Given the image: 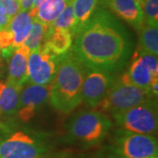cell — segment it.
Wrapping results in <instances>:
<instances>
[{"mask_svg":"<svg viewBox=\"0 0 158 158\" xmlns=\"http://www.w3.org/2000/svg\"><path fill=\"white\" fill-rule=\"evenodd\" d=\"M133 50L134 40L127 29L103 7H98L72 46V52L87 68L110 73L124 68Z\"/></svg>","mask_w":158,"mask_h":158,"instance_id":"obj_1","label":"cell"},{"mask_svg":"<svg viewBox=\"0 0 158 158\" xmlns=\"http://www.w3.org/2000/svg\"><path fill=\"white\" fill-rule=\"evenodd\" d=\"M87 70L88 68L72 51L62 56L49 93L51 105L56 110L69 113L80 105Z\"/></svg>","mask_w":158,"mask_h":158,"instance_id":"obj_2","label":"cell"},{"mask_svg":"<svg viewBox=\"0 0 158 158\" xmlns=\"http://www.w3.org/2000/svg\"><path fill=\"white\" fill-rule=\"evenodd\" d=\"M113 122L98 110L83 111L69 119L67 130L73 141L84 146H94L100 143L107 135Z\"/></svg>","mask_w":158,"mask_h":158,"instance_id":"obj_3","label":"cell"},{"mask_svg":"<svg viewBox=\"0 0 158 158\" xmlns=\"http://www.w3.org/2000/svg\"><path fill=\"white\" fill-rule=\"evenodd\" d=\"M153 98L150 90L134 85L121 77L118 82H114L97 106L99 107L98 111L102 113H110L113 115L136 106Z\"/></svg>","mask_w":158,"mask_h":158,"instance_id":"obj_4","label":"cell"},{"mask_svg":"<svg viewBox=\"0 0 158 158\" xmlns=\"http://www.w3.org/2000/svg\"><path fill=\"white\" fill-rule=\"evenodd\" d=\"M113 117L119 129L126 132L153 135L157 131V109L153 98L114 113Z\"/></svg>","mask_w":158,"mask_h":158,"instance_id":"obj_5","label":"cell"},{"mask_svg":"<svg viewBox=\"0 0 158 158\" xmlns=\"http://www.w3.org/2000/svg\"><path fill=\"white\" fill-rule=\"evenodd\" d=\"M48 147L40 137L19 130L0 140V156L4 158H45Z\"/></svg>","mask_w":158,"mask_h":158,"instance_id":"obj_6","label":"cell"},{"mask_svg":"<svg viewBox=\"0 0 158 158\" xmlns=\"http://www.w3.org/2000/svg\"><path fill=\"white\" fill-rule=\"evenodd\" d=\"M157 140L150 135L118 130L112 145L114 158H144L157 156Z\"/></svg>","mask_w":158,"mask_h":158,"instance_id":"obj_7","label":"cell"},{"mask_svg":"<svg viewBox=\"0 0 158 158\" xmlns=\"http://www.w3.org/2000/svg\"><path fill=\"white\" fill-rule=\"evenodd\" d=\"M62 56L53 54L44 44L30 52L27 64V82L39 85H50L56 75Z\"/></svg>","mask_w":158,"mask_h":158,"instance_id":"obj_8","label":"cell"},{"mask_svg":"<svg viewBox=\"0 0 158 158\" xmlns=\"http://www.w3.org/2000/svg\"><path fill=\"white\" fill-rule=\"evenodd\" d=\"M114 82L113 73L88 69L82 88V100L90 107H96Z\"/></svg>","mask_w":158,"mask_h":158,"instance_id":"obj_9","label":"cell"},{"mask_svg":"<svg viewBox=\"0 0 158 158\" xmlns=\"http://www.w3.org/2000/svg\"><path fill=\"white\" fill-rule=\"evenodd\" d=\"M50 85H39L27 82L19 91V118L27 122L33 118L37 109L45 105L49 99Z\"/></svg>","mask_w":158,"mask_h":158,"instance_id":"obj_10","label":"cell"},{"mask_svg":"<svg viewBox=\"0 0 158 158\" xmlns=\"http://www.w3.org/2000/svg\"><path fill=\"white\" fill-rule=\"evenodd\" d=\"M102 2L114 14L136 30L145 22L142 6L138 0H102Z\"/></svg>","mask_w":158,"mask_h":158,"instance_id":"obj_11","label":"cell"},{"mask_svg":"<svg viewBox=\"0 0 158 158\" xmlns=\"http://www.w3.org/2000/svg\"><path fill=\"white\" fill-rule=\"evenodd\" d=\"M30 49L25 45L19 47L11 55L7 81L19 88L27 82V64Z\"/></svg>","mask_w":158,"mask_h":158,"instance_id":"obj_12","label":"cell"},{"mask_svg":"<svg viewBox=\"0 0 158 158\" xmlns=\"http://www.w3.org/2000/svg\"><path fill=\"white\" fill-rule=\"evenodd\" d=\"M157 77L153 73L137 50L134 54V59L129 69L122 76L123 78L134 85L149 90L152 81Z\"/></svg>","mask_w":158,"mask_h":158,"instance_id":"obj_13","label":"cell"},{"mask_svg":"<svg viewBox=\"0 0 158 158\" xmlns=\"http://www.w3.org/2000/svg\"><path fill=\"white\" fill-rule=\"evenodd\" d=\"M43 41V44L53 54L56 56H63L69 52L70 48L72 47L73 36L69 30L55 28L48 26Z\"/></svg>","mask_w":158,"mask_h":158,"instance_id":"obj_14","label":"cell"},{"mask_svg":"<svg viewBox=\"0 0 158 158\" xmlns=\"http://www.w3.org/2000/svg\"><path fill=\"white\" fill-rule=\"evenodd\" d=\"M20 88L8 81L0 82V115L12 116L19 109Z\"/></svg>","mask_w":158,"mask_h":158,"instance_id":"obj_15","label":"cell"},{"mask_svg":"<svg viewBox=\"0 0 158 158\" xmlns=\"http://www.w3.org/2000/svg\"><path fill=\"white\" fill-rule=\"evenodd\" d=\"M33 19L28 11H19L6 26V28L9 29L13 34V48L23 45L31 30Z\"/></svg>","mask_w":158,"mask_h":158,"instance_id":"obj_16","label":"cell"},{"mask_svg":"<svg viewBox=\"0 0 158 158\" xmlns=\"http://www.w3.org/2000/svg\"><path fill=\"white\" fill-rule=\"evenodd\" d=\"M72 6L76 21L73 33V39H75L98 9V0H73Z\"/></svg>","mask_w":158,"mask_h":158,"instance_id":"obj_17","label":"cell"},{"mask_svg":"<svg viewBox=\"0 0 158 158\" xmlns=\"http://www.w3.org/2000/svg\"><path fill=\"white\" fill-rule=\"evenodd\" d=\"M72 0H45L38 7L35 19L46 26H51Z\"/></svg>","mask_w":158,"mask_h":158,"instance_id":"obj_18","label":"cell"},{"mask_svg":"<svg viewBox=\"0 0 158 158\" xmlns=\"http://www.w3.org/2000/svg\"><path fill=\"white\" fill-rule=\"evenodd\" d=\"M158 27H154L144 22L137 31L139 32V49L148 54L157 56Z\"/></svg>","mask_w":158,"mask_h":158,"instance_id":"obj_19","label":"cell"},{"mask_svg":"<svg viewBox=\"0 0 158 158\" xmlns=\"http://www.w3.org/2000/svg\"><path fill=\"white\" fill-rule=\"evenodd\" d=\"M48 26H46L36 19H34L32 21V27L29 32L27 39L25 40L23 45L27 47L30 51L34 50L38 46L41 44L44 39L46 31Z\"/></svg>","mask_w":158,"mask_h":158,"instance_id":"obj_20","label":"cell"},{"mask_svg":"<svg viewBox=\"0 0 158 158\" xmlns=\"http://www.w3.org/2000/svg\"><path fill=\"white\" fill-rule=\"evenodd\" d=\"M72 1H70L68 5L66 6L65 9L62 11V12L57 17V19L51 24L52 27L55 28H62L66 29L71 32L73 36L74 29H75V18L73 13V6H72Z\"/></svg>","mask_w":158,"mask_h":158,"instance_id":"obj_21","label":"cell"},{"mask_svg":"<svg viewBox=\"0 0 158 158\" xmlns=\"http://www.w3.org/2000/svg\"><path fill=\"white\" fill-rule=\"evenodd\" d=\"M145 22L158 27V0H145L142 4Z\"/></svg>","mask_w":158,"mask_h":158,"instance_id":"obj_22","label":"cell"},{"mask_svg":"<svg viewBox=\"0 0 158 158\" xmlns=\"http://www.w3.org/2000/svg\"><path fill=\"white\" fill-rule=\"evenodd\" d=\"M0 5L4 7L8 17L11 19L19 11L18 0H0Z\"/></svg>","mask_w":158,"mask_h":158,"instance_id":"obj_23","label":"cell"},{"mask_svg":"<svg viewBox=\"0 0 158 158\" xmlns=\"http://www.w3.org/2000/svg\"><path fill=\"white\" fill-rule=\"evenodd\" d=\"M10 21H11V19L8 17L4 7L0 5V31L6 28V26L10 23Z\"/></svg>","mask_w":158,"mask_h":158,"instance_id":"obj_24","label":"cell"},{"mask_svg":"<svg viewBox=\"0 0 158 158\" xmlns=\"http://www.w3.org/2000/svg\"><path fill=\"white\" fill-rule=\"evenodd\" d=\"M18 1H19V11H28L34 3V0H18Z\"/></svg>","mask_w":158,"mask_h":158,"instance_id":"obj_25","label":"cell"},{"mask_svg":"<svg viewBox=\"0 0 158 158\" xmlns=\"http://www.w3.org/2000/svg\"><path fill=\"white\" fill-rule=\"evenodd\" d=\"M138 1H139V2H140V3H141V6H142V4H143V2H144V1H145V0H138Z\"/></svg>","mask_w":158,"mask_h":158,"instance_id":"obj_26","label":"cell"},{"mask_svg":"<svg viewBox=\"0 0 158 158\" xmlns=\"http://www.w3.org/2000/svg\"><path fill=\"white\" fill-rule=\"evenodd\" d=\"M144 158H157V156H149V157H144Z\"/></svg>","mask_w":158,"mask_h":158,"instance_id":"obj_27","label":"cell"},{"mask_svg":"<svg viewBox=\"0 0 158 158\" xmlns=\"http://www.w3.org/2000/svg\"><path fill=\"white\" fill-rule=\"evenodd\" d=\"M0 158H4V157H1V156H0Z\"/></svg>","mask_w":158,"mask_h":158,"instance_id":"obj_28","label":"cell"}]
</instances>
